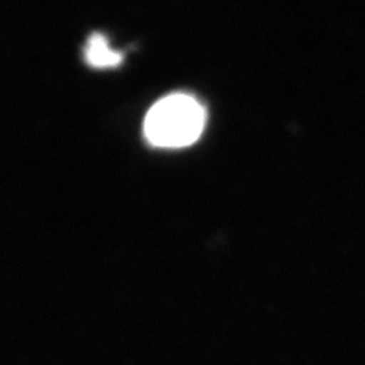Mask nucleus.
Returning a JSON list of instances; mask_svg holds the SVG:
<instances>
[{"mask_svg":"<svg viewBox=\"0 0 365 365\" xmlns=\"http://www.w3.org/2000/svg\"><path fill=\"white\" fill-rule=\"evenodd\" d=\"M86 61L95 68H111L122 63V53L115 52L108 46V42L105 36L99 33H93L87 41L84 49Z\"/></svg>","mask_w":365,"mask_h":365,"instance_id":"f03ea898","label":"nucleus"},{"mask_svg":"<svg viewBox=\"0 0 365 365\" xmlns=\"http://www.w3.org/2000/svg\"><path fill=\"white\" fill-rule=\"evenodd\" d=\"M206 123V110L188 93H172L160 99L146 114V140L158 148H184L194 144Z\"/></svg>","mask_w":365,"mask_h":365,"instance_id":"f257e3e1","label":"nucleus"}]
</instances>
